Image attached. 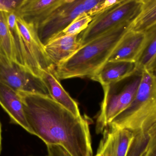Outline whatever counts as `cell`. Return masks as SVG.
<instances>
[{
	"instance_id": "obj_1",
	"label": "cell",
	"mask_w": 156,
	"mask_h": 156,
	"mask_svg": "<svg viewBox=\"0 0 156 156\" xmlns=\"http://www.w3.org/2000/svg\"><path fill=\"white\" fill-rule=\"evenodd\" d=\"M33 135L47 146L62 147L72 156H93L88 121L47 95L18 93Z\"/></svg>"
},
{
	"instance_id": "obj_2",
	"label": "cell",
	"mask_w": 156,
	"mask_h": 156,
	"mask_svg": "<svg viewBox=\"0 0 156 156\" xmlns=\"http://www.w3.org/2000/svg\"><path fill=\"white\" fill-rule=\"evenodd\" d=\"M131 24L117 27L83 45L65 62L55 67L59 80L91 78L108 61Z\"/></svg>"
},
{
	"instance_id": "obj_3",
	"label": "cell",
	"mask_w": 156,
	"mask_h": 156,
	"mask_svg": "<svg viewBox=\"0 0 156 156\" xmlns=\"http://www.w3.org/2000/svg\"><path fill=\"white\" fill-rule=\"evenodd\" d=\"M7 19L16 45L20 66L39 78L42 71L55 68L47 55L36 28L15 12L8 13Z\"/></svg>"
},
{
	"instance_id": "obj_4",
	"label": "cell",
	"mask_w": 156,
	"mask_h": 156,
	"mask_svg": "<svg viewBox=\"0 0 156 156\" xmlns=\"http://www.w3.org/2000/svg\"><path fill=\"white\" fill-rule=\"evenodd\" d=\"M141 0H120L93 17L87 28L78 35L82 46L117 27L131 24L140 11Z\"/></svg>"
},
{
	"instance_id": "obj_5",
	"label": "cell",
	"mask_w": 156,
	"mask_h": 156,
	"mask_svg": "<svg viewBox=\"0 0 156 156\" xmlns=\"http://www.w3.org/2000/svg\"><path fill=\"white\" fill-rule=\"evenodd\" d=\"M101 0H64L36 30L44 45L64 30L80 15L90 14Z\"/></svg>"
},
{
	"instance_id": "obj_6",
	"label": "cell",
	"mask_w": 156,
	"mask_h": 156,
	"mask_svg": "<svg viewBox=\"0 0 156 156\" xmlns=\"http://www.w3.org/2000/svg\"><path fill=\"white\" fill-rule=\"evenodd\" d=\"M141 77L120 88L117 82L102 87L104 98L96 120L97 133H103L109 124L127 109L134 99Z\"/></svg>"
},
{
	"instance_id": "obj_7",
	"label": "cell",
	"mask_w": 156,
	"mask_h": 156,
	"mask_svg": "<svg viewBox=\"0 0 156 156\" xmlns=\"http://www.w3.org/2000/svg\"><path fill=\"white\" fill-rule=\"evenodd\" d=\"M0 83L17 93L42 94L50 97L41 78L1 56Z\"/></svg>"
},
{
	"instance_id": "obj_8",
	"label": "cell",
	"mask_w": 156,
	"mask_h": 156,
	"mask_svg": "<svg viewBox=\"0 0 156 156\" xmlns=\"http://www.w3.org/2000/svg\"><path fill=\"white\" fill-rule=\"evenodd\" d=\"M136 94L130 106L109 124L107 127L119 128L132 116L156 99V78L148 69L141 71Z\"/></svg>"
},
{
	"instance_id": "obj_9",
	"label": "cell",
	"mask_w": 156,
	"mask_h": 156,
	"mask_svg": "<svg viewBox=\"0 0 156 156\" xmlns=\"http://www.w3.org/2000/svg\"><path fill=\"white\" fill-rule=\"evenodd\" d=\"M147 40L146 32L130 28L116 46L108 61L137 63L144 51Z\"/></svg>"
},
{
	"instance_id": "obj_10",
	"label": "cell",
	"mask_w": 156,
	"mask_h": 156,
	"mask_svg": "<svg viewBox=\"0 0 156 156\" xmlns=\"http://www.w3.org/2000/svg\"><path fill=\"white\" fill-rule=\"evenodd\" d=\"M63 1L64 0H22L15 13L17 16L37 29Z\"/></svg>"
},
{
	"instance_id": "obj_11",
	"label": "cell",
	"mask_w": 156,
	"mask_h": 156,
	"mask_svg": "<svg viewBox=\"0 0 156 156\" xmlns=\"http://www.w3.org/2000/svg\"><path fill=\"white\" fill-rule=\"evenodd\" d=\"M103 133L95 156H126L133 137L132 131L107 127Z\"/></svg>"
},
{
	"instance_id": "obj_12",
	"label": "cell",
	"mask_w": 156,
	"mask_h": 156,
	"mask_svg": "<svg viewBox=\"0 0 156 156\" xmlns=\"http://www.w3.org/2000/svg\"><path fill=\"white\" fill-rule=\"evenodd\" d=\"M0 105L10 118V123L17 125L33 135L27 123L20 94L0 83Z\"/></svg>"
},
{
	"instance_id": "obj_13",
	"label": "cell",
	"mask_w": 156,
	"mask_h": 156,
	"mask_svg": "<svg viewBox=\"0 0 156 156\" xmlns=\"http://www.w3.org/2000/svg\"><path fill=\"white\" fill-rule=\"evenodd\" d=\"M139 71L137 63L108 61L90 79L104 87L128 78Z\"/></svg>"
},
{
	"instance_id": "obj_14",
	"label": "cell",
	"mask_w": 156,
	"mask_h": 156,
	"mask_svg": "<svg viewBox=\"0 0 156 156\" xmlns=\"http://www.w3.org/2000/svg\"><path fill=\"white\" fill-rule=\"evenodd\" d=\"M78 35L55 38L45 45L47 55L55 67L67 60L80 48L82 44Z\"/></svg>"
},
{
	"instance_id": "obj_15",
	"label": "cell",
	"mask_w": 156,
	"mask_h": 156,
	"mask_svg": "<svg viewBox=\"0 0 156 156\" xmlns=\"http://www.w3.org/2000/svg\"><path fill=\"white\" fill-rule=\"evenodd\" d=\"M132 132L133 137L126 156H156V120Z\"/></svg>"
},
{
	"instance_id": "obj_16",
	"label": "cell",
	"mask_w": 156,
	"mask_h": 156,
	"mask_svg": "<svg viewBox=\"0 0 156 156\" xmlns=\"http://www.w3.org/2000/svg\"><path fill=\"white\" fill-rule=\"evenodd\" d=\"M40 78L46 87L50 97L77 116H81L76 102L61 85L56 75L55 68L44 71Z\"/></svg>"
},
{
	"instance_id": "obj_17",
	"label": "cell",
	"mask_w": 156,
	"mask_h": 156,
	"mask_svg": "<svg viewBox=\"0 0 156 156\" xmlns=\"http://www.w3.org/2000/svg\"><path fill=\"white\" fill-rule=\"evenodd\" d=\"M8 13L0 10V56L20 66L15 41L8 25Z\"/></svg>"
},
{
	"instance_id": "obj_18",
	"label": "cell",
	"mask_w": 156,
	"mask_h": 156,
	"mask_svg": "<svg viewBox=\"0 0 156 156\" xmlns=\"http://www.w3.org/2000/svg\"><path fill=\"white\" fill-rule=\"evenodd\" d=\"M156 24V0H141L140 11L130 25V29L146 32Z\"/></svg>"
},
{
	"instance_id": "obj_19",
	"label": "cell",
	"mask_w": 156,
	"mask_h": 156,
	"mask_svg": "<svg viewBox=\"0 0 156 156\" xmlns=\"http://www.w3.org/2000/svg\"><path fill=\"white\" fill-rule=\"evenodd\" d=\"M147 43L144 51L137 63L139 71L147 69L156 56V24L146 31Z\"/></svg>"
},
{
	"instance_id": "obj_20",
	"label": "cell",
	"mask_w": 156,
	"mask_h": 156,
	"mask_svg": "<svg viewBox=\"0 0 156 156\" xmlns=\"http://www.w3.org/2000/svg\"><path fill=\"white\" fill-rule=\"evenodd\" d=\"M92 19V16L89 13H84L80 15L55 38L65 36L78 35L87 28Z\"/></svg>"
},
{
	"instance_id": "obj_21",
	"label": "cell",
	"mask_w": 156,
	"mask_h": 156,
	"mask_svg": "<svg viewBox=\"0 0 156 156\" xmlns=\"http://www.w3.org/2000/svg\"><path fill=\"white\" fill-rule=\"evenodd\" d=\"M22 0H0V10L8 13L15 12Z\"/></svg>"
},
{
	"instance_id": "obj_22",
	"label": "cell",
	"mask_w": 156,
	"mask_h": 156,
	"mask_svg": "<svg viewBox=\"0 0 156 156\" xmlns=\"http://www.w3.org/2000/svg\"><path fill=\"white\" fill-rule=\"evenodd\" d=\"M48 156H72L62 147L58 145H48Z\"/></svg>"
},
{
	"instance_id": "obj_23",
	"label": "cell",
	"mask_w": 156,
	"mask_h": 156,
	"mask_svg": "<svg viewBox=\"0 0 156 156\" xmlns=\"http://www.w3.org/2000/svg\"><path fill=\"white\" fill-rule=\"evenodd\" d=\"M147 69L152 71L153 73L155 72L156 71V56Z\"/></svg>"
},
{
	"instance_id": "obj_24",
	"label": "cell",
	"mask_w": 156,
	"mask_h": 156,
	"mask_svg": "<svg viewBox=\"0 0 156 156\" xmlns=\"http://www.w3.org/2000/svg\"><path fill=\"white\" fill-rule=\"evenodd\" d=\"M2 125L0 122V154L2 149Z\"/></svg>"
},
{
	"instance_id": "obj_25",
	"label": "cell",
	"mask_w": 156,
	"mask_h": 156,
	"mask_svg": "<svg viewBox=\"0 0 156 156\" xmlns=\"http://www.w3.org/2000/svg\"><path fill=\"white\" fill-rule=\"evenodd\" d=\"M154 73V75L155 76V77L156 78V71H155V72H154V73Z\"/></svg>"
},
{
	"instance_id": "obj_26",
	"label": "cell",
	"mask_w": 156,
	"mask_h": 156,
	"mask_svg": "<svg viewBox=\"0 0 156 156\" xmlns=\"http://www.w3.org/2000/svg\"><path fill=\"white\" fill-rule=\"evenodd\" d=\"M34 156L30 155V156Z\"/></svg>"
}]
</instances>
